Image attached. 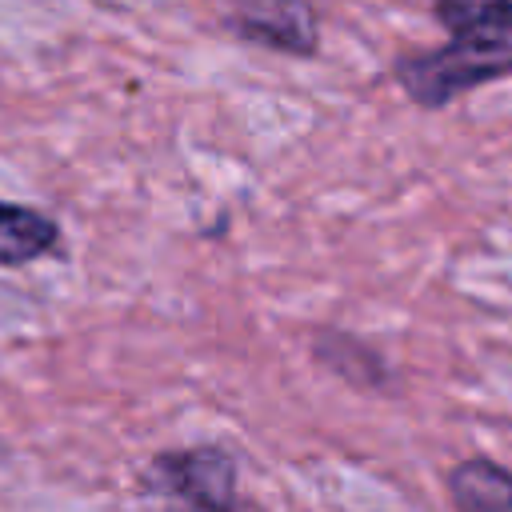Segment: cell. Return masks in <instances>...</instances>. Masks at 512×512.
Segmentation results:
<instances>
[{
	"mask_svg": "<svg viewBox=\"0 0 512 512\" xmlns=\"http://www.w3.org/2000/svg\"><path fill=\"white\" fill-rule=\"evenodd\" d=\"M224 24L232 36L272 52L312 56L320 44V16L312 0H228Z\"/></svg>",
	"mask_w": 512,
	"mask_h": 512,
	"instance_id": "3957f363",
	"label": "cell"
},
{
	"mask_svg": "<svg viewBox=\"0 0 512 512\" xmlns=\"http://www.w3.org/2000/svg\"><path fill=\"white\" fill-rule=\"evenodd\" d=\"M60 244V228L52 216L28 204L0 200V268H20L48 256Z\"/></svg>",
	"mask_w": 512,
	"mask_h": 512,
	"instance_id": "277c9868",
	"label": "cell"
},
{
	"mask_svg": "<svg viewBox=\"0 0 512 512\" xmlns=\"http://www.w3.org/2000/svg\"><path fill=\"white\" fill-rule=\"evenodd\" d=\"M432 12L448 28V44L396 60V80L408 100L444 108L512 72V0H436Z\"/></svg>",
	"mask_w": 512,
	"mask_h": 512,
	"instance_id": "6da1fadb",
	"label": "cell"
},
{
	"mask_svg": "<svg viewBox=\"0 0 512 512\" xmlns=\"http://www.w3.org/2000/svg\"><path fill=\"white\" fill-rule=\"evenodd\" d=\"M456 512H512V472L492 460H464L448 476Z\"/></svg>",
	"mask_w": 512,
	"mask_h": 512,
	"instance_id": "5b68a950",
	"label": "cell"
},
{
	"mask_svg": "<svg viewBox=\"0 0 512 512\" xmlns=\"http://www.w3.org/2000/svg\"><path fill=\"white\" fill-rule=\"evenodd\" d=\"M148 488H160L196 512H236V472L232 456L220 448L164 452L152 460Z\"/></svg>",
	"mask_w": 512,
	"mask_h": 512,
	"instance_id": "7a4b0ae2",
	"label": "cell"
}]
</instances>
